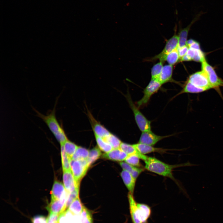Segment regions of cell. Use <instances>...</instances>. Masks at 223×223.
Segmentation results:
<instances>
[{
    "mask_svg": "<svg viewBox=\"0 0 223 223\" xmlns=\"http://www.w3.org/2000/svg\"><path fill=\"white\" fill-rule=\"evenodd\" d=\"M120 148L128 155L133 154L136 155L138 156L140 159H142L144 161L146 160L148 156L139 152L135 147L133 144L131 145L124 142H122Z\"/></svg>",
    "mask_w": 223,
    "mask_h": 223,
    "instance_id": "obj_20",
    "label": "cell"
},
{
    "mask_svg": "<svg viewBox=\"0 0 223 223\" xmlns=\"http://www.w3.org/2000/svg\"><path fill=\"white\" fill-rule=\"evenodd\" d=\"M206 12L201 11L196 14L190 24L186 28L181 29L179 32L178 36L179 44L178 48L184 46L186 45L187 39L188 32L192 25L195 22L198 20L200 17L203 14H205Z\"/></svg>",
    "mask_w": 223,
    "mask_h": 223,
    "instance_id": "obj_12",
    "label": "cell"
},
{
    "mask_svg": "<svg viewBox=\"0 0 223 223\" xmlns=\"http://www.w3.org/2000/svg\"><path fill=\"white\" fill-rule=\"evenodd\" d=\"M88 115L94 135L104 138L111 133L99 122L95 120L90 112H88Z\"/></svg>",
    "mask_w": 223,
    "mask_h": 223,
    "instance_id": "obj_10",
    "label": "cell"
},
{
    "mask_svg": "<svg viewBox=\"0 0 223 223\" xmlns=\"http://www.w3.org/2000/svg\"><path fill=\"white\" fill-rule=\"evenodd\" d=\"M172 135H158L151 131L142 132L138 143L153 146L161 140Z\"/></svg>",
    "mask_w": 223,
    "mask_h": 223,
    "instance_id": "obj_9",
    "label": "cell"
},
{
    "mask_svg": "<svg viewBox=\"0 0 223 223\" xmlns=\"http://www.w3.org/2000/svg\"><path fill=\"white\" fill-rule=\"evenodd\" d=\"M103 138L112 146L113 149L120 148L122 142L117 137L111 133Z\"/></svg>",
    "mask_w": 223,
    "mask_h": 223,
    "instance_id": "obj_31",
    "label": "cell"
},
{
    "mask_svg": "<svg viewBox=\"0 0 223 223\" xmlns=\"http://www.w3.org/2000/svg\"><path fill=\"white\" fill-rule=\"evenodd\" d=\"M173 71V65H167L163 67L160 76L157 80L161 84L171 81Z\"/></svg>",
    "mask_w": 223,
    "mask_h": 223,
    "instance_id": "obj_21",
    "label": "cell"
},
{
    "mask_svg": "<svg viewBox=\"0 0 223 223\" xmlns=\"http://www.w3.org/2000/svg\"><path fill=\"white\" fill-rule=\"evenodd\" d=\"M32 223H47V218L42 215L34 216L31 220Z\"/></svg>",
    "mask_w": 223,
    "mask_h": 223,
    "instance_id": "obj_36",
    "label": "cell"
},
{
    "mask_svg": "<svg viewBox=\"0 0 223 223\" xmlns=\"http://www.w3.org/2000/svg\"><path fill=\"white\" fill-rule=\"evenodd\" d=\"M178 36L175 35L168 41L161 52L153 57L152 59H159L160 61L163 63L166 61L167 55L173 50L178 48Z\"/></svg>",
    "mask_w": 223,
    "mask_h": 223,
    "instance_id": "obj_8",
    "label": "cell"
},
{
    "mask_svg": "<svg viewBox=\"0 0 223 223\" xmlns=\"http://www.w3.org/2000/svg\"><path fill=\"white\" fill-rule=\"evenodd\" d=\"M137 213L141 223H148V221L151 214V207L146 204L137 203Z\"/></svg>",
    "mask_w": 223,
    "mask_h": 223,
    "instance_id": "obj_15",
    "label": "cell"
},
{
    "mask_svg": "<svg viewBox=\"0 0 223 223\" xmlns=\"http://www.w3.org/2000/svg\"><path fill=\"white\" fill-rule=\"evenodd\" d=\"M51 200H58L67 198L69 193L66 191L64 185L58 181H55L51 191Z\"/></svg>",
    "mask_w": 223,
    "mask_h": 223,
    "instance_id": "obj_13",
    "label": "cell"
},
{
    "mask_svg": "<svg viewBox=\"0 0 223 223\" xmlns=\"http://www.w3.org/2000/svg\"><path fill=\"white\" fill-rule=\"evenodd\" d=\"M89 151L87 149L81 146H78L71 160H77L87 159L89 156Z\"/></svg>",
    "mask_w": 223,
    "mask_h": 223,
    "instance_id": "obj_25",
    "label": "cell"
},
{
    "mask_svg": "<svg viewBox=\"0 0 223 223\" xmlns=\"http://www.w3.org/2000/svg\"><path fill=\"white\" fill-rule=\"evenodd\" d=\"M163 62H160L154 65L151 69V79L158 80L163 68Z\"/></svg>",
    "mask_w": 223,
    "mask_h": 223,
    "instance_id": "obj_30",
    "label": "cell"
},
{
    "mask_svg": "<svg viewBox=\"0 0 223 223\" xmlns=\"http://www.w3.org/2000/svg\"><path fill=\"white\" fill-rule=\"evenodd\" d=\"M187 80L204 92L212 89L207 75L203 70L190 75Z\"/></svg>",
    "mask_w": 223,
    "mask_h": 223,
    "instance_id": "obj_7",
    "label": "cell"
},
{
    "mask_svg": "<svg viewBox=\"0 0 223 223\" xmlns=\"http://www.w3.org/2000/svg\"><path fill=\"white\" fill-rule=\"evenodd\" d=\"M125 97L133 111L136 123L140 130L142 132L151 131V121L146 118L133 103L128 92Z\"/></svg>",
    "mask_w": 223,
    "mask_h": 223,
    "instance_id": "obj_3",
    "label": "cell"
},
{
    "mask_svg": "<svg viewBox=\"0 0 223 223\" xmlns=\"http://www.w3.org/2000/svg\"><path fill=\"white\" fill-rule=\"evenodd\" d=\"M61 145V152L62 164L63 171L71 170L70 161L71 159L65 153L63 145Z\"/></svg>",
    "mask_w": 223,
    "mask_h": 223,
    "instance_id": "obj_26",
    "label": "cell"
},
{
    "mask_svg": "<svg viewBox=\"0 0 223 223\" xmlns=\"http://www.w3.org/2000/svg\"><path fill=\"white\" fill-rule=\"evenodd\" d=\"M83 206L78 196L70 204L68 209L73 215H79L81 212Z\"/></svg>",
    "mask_w": 223,
    "mask_h": 223,
    "instance_id": "obj_24",
    "label": "cell"
},
{
    "mask_svg": "<svg viewBox=\"0 0 223 223\" xmlns=\"http://www.w3.org/2000/svg\"><path fill=\"white\" fill-rule=\"evenodd\" d=\"M128 197L130 213L133 223H141L138 219L137 214V203L134 198L133 194L129 192Z\"/></svg>",
    "mask_w": 223,
    "mask_h": 223,
    "instance_id": "obj_18",
    "label": "cell"
},
{
    "mask_svg": "<svg viewBox=\"0 0 223 223\" xmlns=\"http://www.w3.org/2000/svg\"><path fill=\"white\" fill-rule=\"evenodd\" d=\"M120 176L129 192L133 194L136 180L129 172L125 170H123L121 172Z\"/></svg>",
    "mask_w": 223,
    "mask_h": 223,
    "instance_id": "obj_19",
    "label": "cell"
},
{
    "mask_svg": "<svg viewBox=\"0 0 223 223\" xmlns=\"http://www.w3.org/2000/svg\"><path fill=\"white\" fill-rule=\"evenodd\" d=\"M47 223H59V222L55 221H54L49 220L47 219Z\"/></svg>",
    "mask_w": 223,
    "mask_h": 223,
    "instance_id": "obj_39",
    "label": "cell"
},
{
    "mask_svg": "<svg viewBox=\"0 0 223 223\" xmlns=\"http://www.w3.org/2000/svg\"><path fill=\"white\" fill-rule=\"evenodd\" d=\"M180 60L178 48L176 49L168 54L166 57V61L169 65H173L177 63Z\"/></svg>",
    "mask_w": 223,
    "mask_h": 223,
    "instance_id": "obj_32",
    "label": "cell"
},
{
    "mask_svg": "<svg viewBox=\"0 0 223 223\" xmlns=\"http://www.w3.org/2000/svg\"><path fill=\"white\" fill-rule=\"evenodd\" d=\"M63 185L66 191L68 193L73 191L77 187L71 170L63 171Z\"/></svg>",
    "mask_w": 223,
    "mask_h": 223,
    "instance_id": "obj_14",
    "label": "cell"
},
{
    "mask_svg": "<svg viewBox=\"0 0 223 223\" xmlns=\"http://www.w3.org/2000/svg\"><path fill=\"white\" fill-rule=\"evenodd\" d=\"M133 145L139 152L145 155L152 152L164 154L168 150L162 148L155 147L152 146L139 143L133 144Z\"/></svg>",
    "mask_w": 223,
    "mask_h": 223,
    "instance_id": "obj_16",
    "label": "cell"
},
{
    "mask_svg": "<svg viewBox=\"0 0 223 223\" xmlns=\"http://www.w3.org/2000/svg\"><path fill=\"white\" fill-rule=\"evenodd\" d=\"M81 223H93L91 212L84 206L81 213Z\"/></svg>",
    "mask_w": 223,
    "mask_h": 223,
    "instance_id": "obj_33",
    "label": "cell"
},
{
    "mask_svg": "<svg viewBox=\"0 0 223 223\" xmlns=\"http://www.w3.org/2000/svg\"><path fill=\"white\" fill-rule=\"evenodd\" d=\"M97 144L102 151L107 153L113 149L112 146L102 138L95 135Z\"/></svg>",
    "mask_w": 223,
    "mask_h": 223,
    "instance_id": "obj_28",
    "label": "cell"
},
{
    "mask_svg": "<svg viewBox=\"0 0 223 223\" xmlns=\"http://www.w3.org/2000/svg\"><path fill=\"white\" fill-rule=\"evenodd\" d=\"M79 187H77L73 191L68 194L66 204V208L79 196Z\"/></svg>",
    "mask_w": 223,
    "mask_h": 223,
    "instance_id": "obj_35",
    "label": "cell"
},
{
    "mask_svg": "<svg viewBox=\"0 0 223 223\" xmlns=\"http://www.w3.org/2000/svg\"><path fill=\"white\" fill-rule=\"evenodd\" d=\"M188 49L189 47L187 45H186L181 48H178L180 60L186 54Z\"/></svg>",
    "mask_w": 223,
    "mask_h": 223,
    "instance_id": "obj_37",
    "label": "cell"
},
{
    "mask_svg": "<svg viewBox=\"0 0 223 223\" xmlns=\"http://www.w3.org/2000/svg\"><path fill=\"white\" fill-rule=\"evenodd\" d=\"M201 68L202 70L207 75L212 89L215 90L222 98L220 87H223V80L217 76L214 68L208 63L206 59L201 62Z\"/></svg>",
    "mask_w": 223,
    "mask_h": 223,
    "instance_id": "obj_4",
    "label": "cell"
},
{
    "mask_svg": "<svg viewBox=\"0 0 223 223\" xmlns=\"http://www.w3.org/2000/svg\"><path fill=\"white\" fill-rule=\"evenodd\" d=\"M189 48H191L194 50H200V46L199 43L195 41L190 45L188 46Z\"/></svg>",
    "mask_w": 223,
    "mask_h": 223,
    "instance_id": "obj_38",
    "label": "cell"
},
{
    "mask_svg": "<svg viewBox=\"0 0 223 223\" xmlns=\"http://www.w3.org/2000/svg\"><path fill=\"white\" fill-rule=\"evenodd\" d=\"M56 102L52 110L46 115H44L35 109H33L37 116L41 118L46 123L50 131L57 140L62 145L67 140L68 138L62 127L60 125L56 116Z\"/></svg>",
    "mask_w": 223,
    "mask_h": 223,
    "instance_id": "obj_2",
    "label": "cell"
},
{
    "mask_svg": "<svg viewBox=\"0 0 223 223\" xmlns=\"http://www.w3.org/2000/svg\"><path fill=\"white\" fill-rule=\"evenodd\" d=\"M71 170L76 183L80 185L81 180L85 176L89 167L86 159L73 160L70 161Z\"/></svg>",
    "mask_w": 223,
    "mask_h": 223,
    "instance_id": "obj_6",
    "label": "cell"
},
{
    "mask_svg": "<svg viewBox=\"0 0 223 223\" xmlns=\"http://www.w3.org/2000/svg\"><path fill=\"white\" fill-rule=\"evenodd\" d=\"M128 156L126 153L119 148L113 149L109 152L104 154L103 157L110 160L121 161L125 160Z\"/></svg>",
    "mask_w": 223,
    "mask_h": 223,
    "instance_id": "obj_17",
    "label": "cell"
},
{
    "mask_svg": "<svg viewBox=\"0 0 223 223\" xmlns=\"http://www.w3.org/2000/svg\"><path fill=\"white\" fill-rule=\"evenodd\" d=\"M162 85L158 80L151 79L143 90V96L136 103L138 107L140 109L146 106L151 97L158 91Z\"/></svg>",
    "mask_w": 223,
    "mask_h": 223,
    "instance_id": "obj_5",
    "label": "cell"
},
{
    "mask_svg": "<svg viewBox=\"0 0 223 223\" xmlns=\"http://www.w3.org/2000/svg\"><path fill=\"white\" fill-rule=\"evenodd\" d=\"M120 164L123 170L129 172L136 180L144 170L142 168L133 166L125 162H121Z\"/></svg>",
    "mask_w": 223,
    "mask_h": 223,
    "instance_id": "obj_23",
    "label": "cell"
},
{
    "mask_svg": "<svg viewBox=\"0 0 223 223\" xmlns=\"http://www.w3.org/2000/svg\"><path fill=\"white\" fill-rule=\"evenodd\" d=\"M204 92V91L203 89L195 86L186 80L183 86L182 90L173 98L184 93L197 94Z\"/></svg>",
    "mask_w": 223,
    "mask_h": 223,
    "instance_id": "obj_22",
    "label": "cell"
},
{
    "mask_svg": "<svg viewBox=\"0 0 223 223\" xmlns=\"http://www.w3.org/2000/svg\"><path fill=\"white\" fill-rule=\"evenodd\" d=\"M140 159L138 155L133 154L128 155L125 161V162L131 165L140 168L141 165Z\"/></svg>",
    "mask_w": 223,
    "mask_h": 223,
    "instance_id": "obj_34",
    "label": "cell"
},
{
    "mask_svg": "<svg viewBox=\"0 0 223 223\" xmlns=\"http://www.w3.org/2000/svg\"><path fill=\"white\" fill-rule=\"evenodd\" d=\"M101 154L100 149L97 147H95L90 151L88 157L86 159L89 165L98 159Z\"/></svg>",
    "mask_w": 223,
    "mask_h": 223,
    "instance_id": "obj_29",
    "label": "cell"
},
{
    "mask_svg": "<svg viewBox=\"0 0 223 223\" xmlns=\"http://www.w3.org/2000/svg\"><path fill=\"white\" fill-rule=\"evenodd\" d=\"M64 150L68 157L71 160L72 158L76 151L78 146L74 143L67 140L63 144Z\"/></svg>",
    "mask_w": 223,
    "mask_h": 223,
    "instance_id": "obj_27",
    "label": "cell"
},
{
    "mask_svg": "<svg viewBox=\"0 0 223 223\" xmlns=\"http://www.w3.org/2000/svg\"><path fill=\"white\" fill-rule=\"evenodd\" d=\"M144 162L145 163V168L148 171L162 176L169 177L173 180H175L173 174V171L174 168L180 167L198 165L191 164L189 162L183 164L170 165L155 157L149 156L147 157Z\"/></svg>",
    "mask_w": 223,
    "mask_h": 223,
    "instance_id": "obj_1",
    "label": "cell"
},
{
    "mask_svg": "<svg viewBox=\"0 0 223 223\" xmlns=\"http://www.w3.org/2000/svg\"><path fill=\"white\" fill-rule=\"evenodd\" d=\"M67 198L61 199L51 200L46 208L50 213L60 215L65 212L66 209V202Z\"/></svg>",
    "mask_w": 223,
    "mask_h": 223,
    "instance_id": "obj_11",
    "label": "cell"
}]
</instances>
